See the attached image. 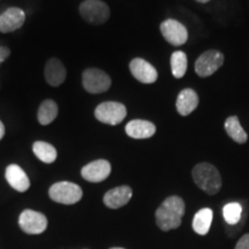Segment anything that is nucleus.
<instances>
[{
  "label": "nucleus",
  "instance_id": "1",
  "mask_svg": "<svg viewBox=\"0 0 249 249\" xmlns=\"http://www.w3.org/2000/svg\"><path fill=\"white\" fill-rule=\"evenodd\" d=\"M185 214V202L179 196H170L156 210V224L161 231L167 232L181 225Z\"/></svg>",
  "mask_w": 249,
  "mask_h": 249
},
{
  "label": "nucleus",
  "instance_id": "2",
  "mask_svg": "<svg viewBox=\"0 0 249 249\" xmlns=\"http://www.w3.org/2000/svg\"><path fill=\"white\" fill-rule=\"evenodd\" d=\"M193 179L198 188L209 195H214L222 188V177L213 165L200 163L193 169Z\"/></svg>",
  "mask_w": 249,
  "mask_h": 249
},
{
  "label": "nucleus",
  "instance_id": "3",
  "mask_svg": "<svg viewBox=\"0 0 249 249\" xmlns=\"http://www.w3.org/2000/svg\"><path fill=\"white\" fill-rule=\"evenodd\" d=\"M49 196L52 201L61 204H75L83 196L82 188L76 183L60 181L50 187Z\"/></svg>",
  "mask_w": 249,
  "mask_h": 249
},
{
  "label": "nucleus",
  "instance_id": "4",
  "mask_svg": "<svg viewBox=\"0 0 249 249\" xmlns=\"http://www.w3.org/2000/svg\"><path fill=\"white\" fill-rule=\"evenodd\" d=\"M80 14L87 22L103 24L110 18V8L102 0H85L80 5Z\"/></svg>",
  "mask_w": 249,
  "mask_h": 249
},
{
  "label": "nucleus",
  "instance_id": "5",
  "mask_svg": "<svg viewBox=\"0 0 249 249\" xmlns=\"http://www.w3.org/2000/svg\"><path fill=\"white\" fill-rule=\"evenodd\" d=\"M127 116V110L124 104L118 102H104L99 104L95 110V117L103 124H116L123 123Z\"/></svg>",
  "mask_w": 249,
  "mask_h": 249
},
{
  "label": "nucleus",
  "instance_id": "6",
  "mask_svg": "<svg viewBox=\"0 0 249 249\" xmlns=\"http://www.w3.org/2000/svg\"><path fill=\"white\" fill-rule=\"evenodd\" d=\"M82 85L90 93L107 91L112 85L111 77L104 71L98 68H88L82 74Z\"/></svg>",
  "mask_w": 249,
  "mask_h": 249
},
{
  "label": "nucleus",
  "instance_id": "7",
  "mask_svg": "<svg viewBox=\"0 0 249 249\" xmlns=\"http://www.w3.org/2000/svg\"><path fill=\"white\" fill-rule=\"evenodd\" d=\"M224 64V55L216 50H209L201 54L195 62V71L198 76L207 77L213 75Z\"/></svg>",
  "mask_w": 249,
  "mask_h": 249
},
{
  "label": "nucleus",
  "instance_id": "8",
  "mask_svg": "<svg viewBox=\"0 0 249 249\" xmlns=\"http://www.w3.org/2000/svg\"><path fill=\"white\" fill-rule=\"evenodd\" d=\"M18 225L27 234H40L48 227V218L38 211L27 209L18 217Z\"/></svg>",
  "mask_w": 249,
  "mask_h": 249
},
{
  "label": "nucleus",
  "instance_id": "9",
  "mask_svg": "<svg viewBox=\"0 0 249 249\" xmlns=\"http://www.w3.org/2000/svg\"><path fill=\"white\" fill-rule=\"evenodd\" d=\"M160 33L164 38L174 46L183 45L188 39V31L186 27L173 18H167L161 22Z\"/></svg>",
  "mask_w": 249,
  "mask_h": 249
},
{
  "label": "nucleus",
  "instance_id": "10",
  "mask_svg": "<svg viewBox=\"0 0 249 249\" xmlns=\"http://www.w3.org/2000/svg\"><path fill=\"white\" fill-rule=\"evenodd\" d=\"M129 70L130 73L133 74V76L138 81H140V82L150 85V83H154L157 81V70L152 66L150 62L145 61L144 59H133L129 64Z\"/></svg>",
  "mask_w": 249,
  "mask_h": 249
},
{
  "label": "nucleus",
  "instance_id": "11",
  "mask_svg": "<svg viewBox=\"0 0 249 249\" xmlns=\"http://www.w3.org/2000/svg\"><path fill=\"white\" fill-rule=\"evenodd\" d=\"M111 164L105 160H93L81 170V176L89 182H102L108 178Z\"/></svg>",
  "mask_w": 249,
  "mask_h": 249
},
{
  "label": "nucleus",
  "instance_id": "12",
  "mask_svg": "<svg viewBox=\"0 0 249 249\" xmlns=\"http://www.w3.org/2000/svg\"><path fill=\"white\" fill-rule=\"evenodd\" d=\"M26 21V13L21 8L11 7L0 15V33L7 34L20 29Z\"/></svg>",
  "mask_w": 249,
  "mask_h": 249
},
{
  "label": "nucleus",
  "instance_id": "13",
  "mask_svg": "<svg viewBox=\"0 0 249 249\" xmlns=\"http://www.w3.org/2000/svg\"><path fill=\"white\" fill-rule=\"evenodd\" d=\"M133 196V191L129 186H119L110 189L103 197V202L110 209H119L126 205Z\"/></svg>",
  "mask_w": 249,
  "mask_h": 249
},
{
  "label": "nucleus",
  "instance_id": "14",
  "mask_svg": "<svg viewBox=\"0 0 249 249\" xmlns=\"http://www.w3.org/2000/svg\"><path fill=\"white\" fill-rule=\"evenodd\" d=\"M6 180L9 183V186L12 188H14L15 191L23 193L27 192L30 187V181L26 172L21 169L20 166L17 164H11L8 165L7 169H6L5 173Z\"/></svg>",
  "mask_w": 249,
  "mask_h": 249
},
{
  "label": "nucleus",
  "instance_id": "15",
  "mask_svg": "<svg viewBox=\"0 0 249 249\" xmlns=\"http://www.w3.org/2000/svg\"><path fill=\"white\" fill-rule=\"evenodd\" d=\"M44 76L50 86L59 87L66 80V68L59 59L52 58L46 62Z\"/></svg>",
  "mask_w": 249,
  "mask_h": 249
},
{
  "label": "nucleus",
  "instance_id": "16",
  "mask_svg": "<svg viewBox=\"0 0 249 249\" xmlns=\"http://www.w3.org/2000/svg\"><path fill=\"white\" fill-rule=\"evenodd\" d=\"M126 133L133 139H149L156 133V126L148 120L135 119L126 124Z\"/></svg>",
  "mask_w": 249,
  "mask_h": 249
},
{
  "label": "nucleus",
  "instance_id": "17",
  "mask_svg": "<svg viewBox=\"0 0 249 249\" xmlns=\"http://www.w3.org/2000/svg\"><path fill=\"white\" fill-rule=\"evenodd\" d=\"M198 105V96L193 89H183L177 99V111L180 116H188Z\"/></svg>",
  "mask_w": 249,
  "mask_h": 249
},
{
  "label": "nucleus",
  "instance_id": "18",
  "mask_svg": "<svg viewBox=\"0 0 249 249\" xmlns=\"http://www.w3.org/2000/svg\"><path fill=\"white\" fill-rule=\"evenodd\" d=\"M213 213L209 208L198 210L193 218V230L200 235H205L209 232L211 223H213Z\"/></svg>",
  "mask_w": 249,
  "mask_h": 249
},
{
  "label": "nucleus",
  "instance_id": "19",
  "mask_svg": "<svg viewBox=\"0 0 249 249\" xmlns=\"http://www.w3.org/2000/svg\"><path fill=\"white\" fill-rule=\"evenodd\" d=\"M225 130L227 135H229L230 138H231L233 141H235L236 143L244 144V143L247 142L248 135L247 133L245 132V129L242 128L238 117L232 116L227 118L225 121Z\"/></svg>",
  "mask_w": 249,
  "mask_h": 249
},
{
  "label": "nucleus",
  "instance_id": "20",
  "mask_svg": "<svg viewBox=\"0 0 249 249\" xmlns=\"http://www.w3.org/2000/svg\"><path fill=\"white\" fill-rule=\"evenodd\" d=\"M33 151L39 160L45 164H51L57 160V150L48 142L37 141L33 144Z\"/></svg>",
  "mask_w": 249,
  "mask_h": 249
},
{
  "label": "nucleus",
  "instance_id": "21",
  "mask_svg": "<svg viewBox=\"0 0 249 249\" xmlns=\"http://www.w3.org/2000/svg\"><path fill=\"white\" fill-rule=\"evenodd\" d=\"M58 116V105L57 103L52 99H46L40 104L38 108V113H37V118H38V123L43 126L51 124Z\"/></svg>",
  "mask_w": 249,
  "mask_h": 249
},
{
  "label": "nucleus",
  "instance_id": "22",
  "mask_svg": "<svg viewBox=\"0 0 249 249\" xmlns=\"http://www.w3.org/2000/svg\"><path fill=\"white\" fill-rule=\"evenodd\" d=\"M187 55L183 51L173 52L171 57V68H172V74L177 79H181L187 71Z\"/></svg>",
  "mask_w": 249,
  "mask_h": 249
},
{
  "label": "nucleus",
  "instance_id": "23",
  "mask_svg": "<svg viewBox=\"0 0 249 249\" xmlns=\"http://www.w3.org/2000/svg\"><path fill=\"white\" fill-rule=\"evenodd\" d=\"M242 216V207L238 202L227 203L223 208V217L230 225H235L240 222Z\"/></svg>",
  "mask_w": 249,
  "mask_h": 249
},
{
  "label": "nucleus",
  "instance_id": "24",
  "mask_svg": "<svg viewBox=\"0 0 249 249\" xmlns=\"http://www.w3.org/2000/svg\"><path fill=\"white\" fill-rule=\"evenodd\" d=\"M234 249H249V234L241 236Z\"/></svg>",
  "mask_w": 249,
  "mask_h": 249
},
{
  "label": "nucleus",
  "instance_id": "25",
  "mask_svg": "<svg viewBox=\"0 0 249 249\" xmlns=\"http://www.w3.org/2000/svg\"><path fill=\"white\" fill-rule=\"evenodd\" d=\"M9 54H11V50L6 46H0V65L9 57Z\"/></svg>",
  "mask_w": 249,
  "mask_h": 249
},
{
  "label": "nucleus",
  "instance_id": "26",
  "mask_svg": "<svg viewBox=\"0 0 249 249\" xmlns=\"http://www.w3.org/2000/svg\"><path fill=\"white\" fill-rule=\"evenodd\" d=\"M4 135H5V126H4V124L0 121V140L4 138Z\"/></svg>",
  "mask_w": 249,
  "mask_h": 249
},
{
  "label": "nucleus",
  "instance_id": "27",
  "mask_svg": "<svg viewBox=\"0 0 249 249\" xmlns=\"http://www.w3.org/2000/svg\"><path fill=\"white\" fill-rule=\"evenodd\" d=\"M196 1H198V2H202V4H205V2L210 1V0H196Z\"/></svg>",
  "mask_w": 249,
  "mask_h": 249
},
{
  "label": "nucleus",
  "instance_id": "28",
  "mask_svg": "<svg viewBox=\"0 0 249 249\" xmlns=\"http://www.w3.org/2000/svg\"><path fill=\"white\" fill-rule=\"evenodd\" d=\"M110 249H124V248H120V247H113V248H110Z\"/></svg>",
  "mask_w": 249,
  "mask_h": 249
}]
</instances>
